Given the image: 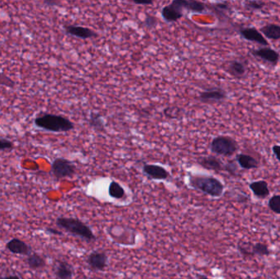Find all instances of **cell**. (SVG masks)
I'll return each instance as SVG.
<instances>
[{
	"instance_id": "1",
	"label": "cell",
	"mask_w": 280,
	"mask_h": 279,
	"mask_svg": "<svg viewBox=\"0 0 280 279\" xmlns=\"http://www.w3.org/2000/svg\"><path fill=\"white\" fill-rule=\"evenodd\" d=\"M189 184L192 189L214 198H218L224 194V184L213 176L191 175L189 177Z\"/></svg>"
},
{
	"instance_id": "2",
	"label": "cell",
	"mask_w": 280,
	"mask_h": 279,
	"mask_svg": "<svg viewBox=\"0 0 280 279\" xmlns=\"http://www.w3.org/2000/svg\"><path fill=\"white\" fill-rule=\"evenodd\" d=\"M55 223L59 229L86 242H92L96 240V236L90 227L79 219L61 216L57 218Z\"/></svg>"
},
{
	"instance_id": "3",
	"label": "cell",
	"mask_w": 280,
	"mask_h": 279,
	"mask_svg": "<svg viewBox=\"0 0 280 279\" xmlns=\"http://www.w3.org/2000/svg\"><path fill=\"white\" fill-rule=\"evenodd\" d=\"M35 125L44 131L54 133H67L74 130V123L61 115L44 114L35 119Z\"/></svg>"
},
{
	"instance_id": "4",
	"label": "cell",
	"mask_w": 280,
	"mask_h": 279,
	"mask_svg": "<svg viewBox=\"0 0 280 279\" xmlns=\"http://www.w3.org/2000/svg\"><path fill=\"white\" fill-rule=\"evenodd\" d=\"M211 152L222 157H232L239 148L237 141L230 136L220 135L213 138L210 145Z\"/></svg>"
},
{
	"instance_id": "5",
	"label": "cell",
	"mask_w": 280,
	"mask_h": 279,
	"mask_svg": "<svg viewBox=\"0 0 280 279\" xmlns=\"http://www.w3.org/2000/svg\"><path fill=\"white\" fill-rule=\"evenodd\" d=\"M75 165L69 160L59 157L51 165V172L57 179L72 178L75 174Z\"/></svg>"
},
{
	"instance_id": "6",
	"label": "cell",
	"mask_w": 280,
	"mask_h": 279,
	"mask_svg": "<svg viewBox=\"0 0 280 279\" xmlns=\"http://www.w3.org/2000/svg\"><path fill=\"white\" fill-rule=\"evenodd\" d=\"M161 14L166 22L172 23L179 21V19L183 17L184 9L179 3V0H174L168 5L163 7Z\"/></svg>"
},
{
	"instance_id": "7",
	"label": "cell",
	"mask_w": 280,
	"mask_h": 279,
	"mask_svg": "<svg viewBox=\"0 0 280 279\" xmlns=\"http://www.w3.org/2000/svg\"><path fill=\"white\" fill-rule=\"evenodd\" d=\"M228 94L226 91L221 88H206L201 92L198 96V100L203 103H218L224 101L227 99Z\"/></svg>"
},
{
	"instance_id": "8",
	"label": "cell",
	"mask_w": 280,
	"mask_h": 279,
	"mask_svg": "<svg viewBox=\"0 0 280 279\" xmlns=\"http://www.w3.org/2000/svg\"><path fill=\"white\" fill-rule=\"evenodd\" d=\"M86 263L93 271H103L108 265V256L103 251H93L86 257Z\"/></svg>"
},
{
	"instance_id": "9",
	"label": "cell",
	"mask_w": 280,
	"mask_h": 279,
	"mask_svg": "<svg viewBox=\"0 0 280 279\" xmlns=\"http://www.w3.org/2000/svg\"><path fill=\"white\" fill-rule=\"evenodd\" d=\"M251 54L254 58L264 61L265 63L270 64L275 67L280 61V53L269 47L253 49L251 51Z\"/></svg>"
},
{
	"instance_id": "10",
	"label": "cell",
	"mask_w": 280,
	"mask_h": 279,
	"mask_svg": "<svg viewBox=\"0 0 280 279\" xmlns=\"http://www.w3.org/2000/svg\"><path fill=\"white\" fill-rule=\"evenodd\" d=\"M63 28L67 35L81 40L98 37V33L88 27H80L76 25H65Z\"/></svg>"
},
{
	"instance_id": "11",
	"label": "cell",
	"mask_w": 280,
	"mask_h": 279,
	"mask_svg": "<svg viewBox=\"0 0 280 279\" xmlns=\"http://www.w3.org/2000/svg\"><path fill=\"white\" fill-rule=\"evenodd\" d=\"M144 173L149 178L155 180H167L171 178V174L162 165L145 164L143 166Z\"/></svg>"
},
{
	"instance_id": "12",
	"label": "cell",
	"mask_w": 280,
	"mask_h": 279,
	"mask_svg": "<svg viewBox=\"0 0 280 279\" xmlns=\"http://www.w3.org/2000/svg\"><path fill=\"white\" fill-rule=\"evenodd\" d=\"M7 250L14 255H28L32 253V248L22 240L14 237L9 240L5 245Z\"/></svg>"
},
{
	"instance_id": "13",
	"label": "cell",
	"mask_w": 280,
	"mask_h": 279,
	"mask_svg": "<svg viewBox=\"0 0 280 279\" xmlns=\"http://www.w3.org/2000/svg\"><path fill=\"white\" fill-rule=\"evenodd\" d=\"M55 279H73L75 269L72 264L66 261H58L54 265Z\"/></svg>"
},
{
	"instance_id": "14",
	"label": "cell",
	"mask_w": 280,
	"mask_h": 279,
	"mask_svg": "<svg viewBox=\"0 0 280 279\" xmlns=\"http://www.w3.org/2000/svg\"><path fill=\"white\" fill-rule=\"evenodd\" d=\"M239 34L244 40L249 42L256 43L262 46H269L266 39L262 35L259 29L255 27H246L239 30Z\"/></svg>"
},
{
	"instance_id": "15",
	"label": "cell",
	"mask_w": 280,
	"mask_h": 279,
	"mask_svg": "<svg viewBox=\"0 0 280 279\" xmlns=\"http://www.w3.org/2000/svg\"><path fill=\"white\" fill-rule=\"evenodd\" d=\"M198 164L202 167L205 168L206 170H213L216 172L224 171V165L221 160L215 156H206L202 157L198 160Z\"/></svg>"
},
{
	"instance_id": "16",
	"label": "cell",
	"mask_w": 280,
	"mask_h": 279,
	"mask_svg": "<svg viewBox=\"0 0 280 279\" xmlns=\"http://www.w3.org/2000/svg\"><path fill=\"white\" fill-rule=\"evenodd\" d=\"M254 196L258 199H265L270 194L268 183L265 180H257L251 182L248 185Z\"/></svg>"
},
{
	"instance_id": "17",
	"label": "cell",
	"mask_w": 280,
	"mask_h": 279,
	"mask_svg": "<svg viewBox=\"0 0 280 279\" xmlns=\"http://www.w3.org/2000/svg\"><path fill=\"white\" fill-rule=\"evenodd\" d=\"M226 71L233 77L241 79L247 74V67L242 61L233 60L227 65Z\"/></svg>"
},
{
	"instance_id": "18",
	"label": "cell",
	"mask_w": 280,
	"mask_h": 279,
	"mask_svg": "<svg viewBox=\"0 0 280 279\" xmlns=\"http://www.w3.org/2000/svg\"><path fill=\"white\" fill-rule=\"evenodd\" d=\"M236 162L243 170H253L259 167L260 163L255 157L250 155L240 153L236 156Z\"/></svg>"
},
{
	"instance_id": "19",
	"label": "cell",
	"mask_w": 280,
	"mask_h": 279,
	"mask_svg": "<svg viewBox=\"0 0 280 279\" xmlns=\"http://www.w3.org/2000/svg\"><path fill=\"white\" fill-rule=\"evenodd\" d=\"M260 32L265 39L270 40H280V25L269 23L260 28Z\"/></svg>"
},
{
	"instance_id": "20",
	"label": "cell",
	"mask_w": 280,
	"mask_h": 279,
	"mask_svg": "<svg viewBox=\"0 0 280 279\" xmlns=\"http://www.w3.org/2000/svg\"><path fill=\"white\" fill-rule=\"evenodd\" d=\"M27 264L29 269L33 270H40L45 267L46 261L40 254L34 252L27 256Z\"/></svg>"
},
{
	"instance_id": "21",
	"label": "cell",
	"mask_w": 280,
	"mask_h": 279,
	"mask_svg": "<svg viewBox=\"0 0 280 279\" xmlns=\"http://www.w3.org/2000/svg\"><path fill=\"white\" fill-rule=\"evenodd\" d=\"M179 3L181 4L183 9H186L188 11H191L193 13L202 14L205 12L206 9L205 3L196 1V0H179Z\"/></svg>"
},
{
	"instance_id": "22",
	"label": "cell",
	"mask_w": 280,
	"mask_h": 279,
	"mask_svg": "<svg viewBox=\"0 0 280 279\" xmlns=\"http://www.w3.org/2000/svg\"><path fill=\"white\" fill-rule=\"evenodd\" d=\"M108 194L114 199L121 200L126 197L125 189L117 181H112L108 187Z\"/></svg>"
},
{
	"instance_id": "23",
	"label": "cell",
	"mask_w": 280,
	"mask_h": 279,
	"mask_svg": "<svg viewBox=\"0 0 280 279\" xmlns=\"http://www.w3.org/2000/svg\"><path fill=\"white\" fill-rule=\"evenodd\" d=\"M88 124L97 132L105 131L104 120L103 119L101 115L99 113H95V112L91 113L88 118Z\"/></svg>"
},
{
	"instance_id": "24",
	"label": "cell",
	"mask_w": 280,
	"mask_h": 279,
	"mask_svg": "<svg viewBox=\"0 0 280 279\" xmlns=\"http://www.w3.org/2000/svg\"><path fill=\"white\" fill-rule=\"evenodd\" d=\"M270 254V250L266 244L262 242L251 243V255L252 256H268Z\"/></svg>"
},
{
	"instance_id": "25",
	"label": "cell",
	"mask_w": 280,
	"mask_h": 279,
	"mask_svg": "<svg viewBox=\"0 0 280 279\" xmlns=\"http://www.w3.org/2000/svg\"><path fill=\"white\" fill-rule=\"evenodd\" d=\"M246 9L250 11H261L265 7V3L258 0H248L243 3Z\"/></svg>"
},
{
	"instance_id": "26",
	"label": "cell",
	"mask_w": 280,
	"mask_h": 279,
	"mask_svg": "<svg viewBox=\"0 0 280 279\" xmlns=\"http://www.w3.org/2000/svg\"><path fill=\"white\" fill-rule=\"evenodd\" d=\"M268 207L276 215H280V195H274L269 198Z\"/></svg>"
},
{
	"instance_id": "27",
	"label": "cell",
	"mask_w": 280,
	"mask_h": 279,
	"mask_svg": "<svg viewBox=\"0 0 280 279\" xmlns=\"http://www.w3.org/2000/svg\"><path fill=\"white\" fill-rule=\"evenodd\" d=\"M237 250L240 252L241 255L244 257H251V243L248 242H241L237 245Z\"/></svg>"
},
{
	"instance_id": "28",
	"label": "cell",
	"mask_w": 280,
	"mask_h": 279,
	"mask_svg": "<svg viewBox=\"0 0 280 279\" xmlns=\"http://www.w3.org/2000/svg\"><path fill=\"white\" fill-rule=\"evenodd\" d=\"M158 19L156 18L155 16H151V15H148V14L146 15V18L144 20V26L147 27V29H153L154 27L158 26Z\"/></svg>"
},
{
	"instance_id": "29",
	"label": "cell",
	"mask_w": 280,
	"mask_h": 279,
	"mask_svg": "<svg viewBox=\"0 0 280 279\" xmlns=\"http://www.w3.org/2000/svg\"><path fill=\"white\" fill-rule=\"evenodd\" d=\"M15 82L12 80L11 78L8 77L6 74L0 73V85L7 86L8 88H14Z\"/></svg>"
},
{
	"instance_id": "30",
	"label": "cell",
	"mask_w": 280,
	"mask_h": 279,
	"mask_svg": "<svg viewBox=\"0 0 280 279\" xmlns=\"http://www.w3.org/2000/svg\"><path fill=\"white\" fill-rule=\"evenodd\" d=\"M14 144L9 139L0 137V151L14 148Z\"/></svg>"
},
{
	"instance_id": "31",
	"label": "cell",
	"mask_w": 280,
	"mask_h": 279,
	"mask_svg": "<svg viewBox=\"0 0 280 279\" xmlns=\"http://www.w3.org/2000/svg\"><path fill=\"white\" fill-rule=\"evenodd\" d=\"M237 165L235 162H228L224 165V171H226L230 175L235 176L236 173H237Z\"/></svg>"
},
{
	"instance_id": "32",
	"label": "cell",
	"mask_w": 280,
	"mask_h": 279,
	"mask_svg": "<svg viewBox=\"0 0 280 279\" xmlns=\"http://www.w3.org/2000/svg\"><path fill=\"white\" fill-rule=\"evenodd\" d=\"M272 151L276 159L280 162V145H274L272 147Z\"/></svg>"
},
{
	"instance_id": "33",
	"label": "cell",
	"mask_w": 280,
	"mask_h": 279,
	"mask_svg": "<svg viewBox=\"0 0 280 279\" xmlns=\"http://www.w3.org/2000/svg\"><path fill=\"white\" fill-rule=\"evenodd\" d=\"M46 231L48 232V234L56 235V236H61L63 234L61 231H59V230L54 229V228H46Z\"/></svg>"
},
{
	"instance_id": "34",
	"label": "cell",
	"mask_w": 280,
	"mask_h": 279,
	"mask_svg": "<svg viewBox=\"0 0 280 279\" xmlns=\"http://www.w3.org/2000/svg\"><path fill=\"white\" fill-rule=\"evenodd\" d=\"M133 3L137 5H151L153 3V1H136V0H133Z\"/></svg>"
},
{
	"instance_id": "35",
	"label": "cell",
	"mask_w": 280,
	"mask_h": 279,
	"mask_svg": "<svg viewBox=\"0 0 280 279\" xmlns=\"http://www.w3.org/2000/svg\"><path fill=\"white\" fill-rule=\"evenodd\" d=\"M0 279H22V278L16 274H10V275L0 277Z\"/></svg>"
},
{
	"instance_id": "36",
	"label": "cell",
	"mask_w": 280,
	"mask_h": 279,
	"mask_svg": "<svg viewBox=\"0 0 280 279\" xmlns=\"http://www.w3.org/2000/svg\"><path fill=\"white\" fill-rule=\"evenodd\" d=\"M216 8L222 9V10H228V9H229V6H228L226 3H217Z\"/></svg>"
},
{
	"instance_id": "37",
	"label": "cell",
	"mask_w": 280,
	"mask_h": 279,
	"mask_svg": "<svg viewBox=\"0 0 280 279\" xmlns=\"http://www.w3.org/2000/svg\"><path fill=\"white\" fill-rule=\"evenodd\" d=\"M44 3L48 6H55L59 4V2L55 1V0H44Z\"/></svg>"
},
{
	"instance_id": "38",
	"label": "cell",
	"mask_w": 280,
	"mask_h": 279,
	"mask_svg": "<svg viewBox=\"0 0 280 279\" xmlns=\"http://www.w3.org/2000/svg\"><path fill=\"white\" fill-rule=\"evenodd\" d=\"M209 279L208 277L204 276V275H198V279Z\"/></svg>"
}]
</instances>
